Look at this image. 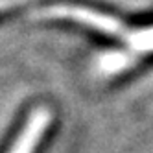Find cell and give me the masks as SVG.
Returning a JSON list of instances; mask_svg holds the SVG:
<instances>
[{
  "label": "cell",
  "mask_w": 153,
  "mask_h": 153,
  "mask_svg": "<svg viewBox=\"0 0 153 153\" xmlns=\"http://www.w3.org/2000/svg\"><path fill=\"white\" fill-rule=\"evenodd\" d=\"M50 122H52V114L48 109L37 107L35 111H31L24 126L20 127L17 138L13 140V144L9 146L7 153H35Z\"/></svg>",
  "instance_id": "1"
}]
</instances>
